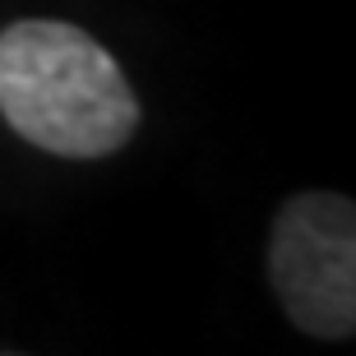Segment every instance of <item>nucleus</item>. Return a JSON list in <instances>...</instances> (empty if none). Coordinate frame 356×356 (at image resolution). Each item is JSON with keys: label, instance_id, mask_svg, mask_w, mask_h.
Returning <instances> with one entry per match:
<instances>
[{"label": "nucleus", "instance_id": "obj_2", "mask_svg": "<svg viewBox=\"0 0 356 356\" xmlns=\"http://www.w3.org/2000/svg\"><path fill=\"white\" fill-rule=\"evenodd\" d=\"M268 282L282 315L310 338L343 343L356 329V209L338 190H301L273 218Z\"/></svg>", "mask_w": 356, "mask_h": 356}, {"label": "nucleus", "instance_id": "obj_1", "mask_svg": "<svg viewBox=\"0 0 356 356\" xmlns=\"http://www.w3.org/2000/svg\"><path fill=\"white\" fill-rule=\"evenodd\" d=\"M0 116L42 153L106 158L134 139L139 97L79 24L19 19L0 33Z\"/></svg>", "mask_w": 356, "mask_h": 356}]
</instances>
